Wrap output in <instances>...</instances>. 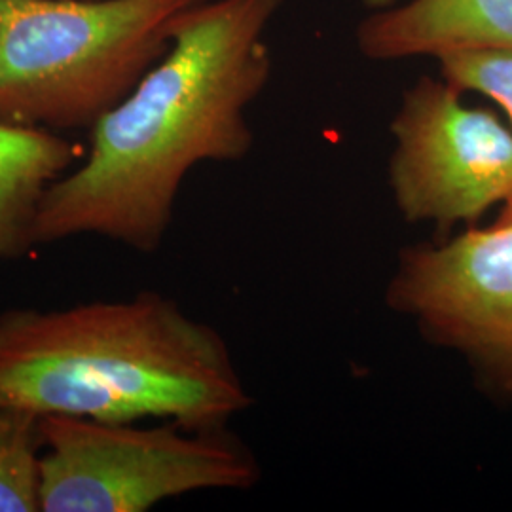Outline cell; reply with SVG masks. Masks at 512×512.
<instances>
[{
    "mask_svg": "<svg viewBox=\"0 0 512 512\" xmlns=\"http://www.w3.org/2000/svg\"><path fill=\"white\" fill-rule=\"evenodd\" d=\"M461 95L442 76H421L389 124L391 200L408 224L444 234L512 198V129Z\"/></svg>",
    "mask_w": 512,
    "mask_h": 512,
    "instance_id": "6",
    "label": "cell"
},
{
    "mask_svg": "<svg viewBox=\"0 0 512 512\" xmlns=\"http://www.w3.org/2000/svg\"><path fill=\"white\" fill-rule=\"evenodd\" d=\"M440 76L459 92H475L494 101L512 129V50L469 48L437 57Z\"/></svg>",
    "mask_w": 512,
    "mask_h": 512,
    "instance_id": "10",
    "label": "cell"
},
{
    "mask_svg": "<svg viewBox=\"0 0 512 512\" xmlns=\"http://www.w3.org/2000/svg\"><path fill=\"white\" fill-rule=\"evenodd\" d=\"M384 300L427 344L459 355L490 397L512 401V198L490 226L406 245Z\"/></svg>",
    "mask_w": 512,
    "mask_h": 512,
    "instance_id": "5",
    "label": "cell"
},
{
    "mask_svg": "<svg viewBox=\"0 0 512 512\" xmlns=\"http://www.w3.org/2000/svg\"><path fill=\"white\" fill-rule=\"evenodd\" d=\"M42 418L0 401V512H40Z\"/></svg>",
    "mask_w": 512,
    "mask_h": 512,
    "instance_id": "9",
    "label": "cell"
},
{
    "mask_svg": "<svg viewBox=\"0 0 512 512\" xmlns=\"http://www.w3.org/2000/svg\"><path fill=\"white\" fill-rule=\"evenodd\" d=\"M355 40L370 61L437 59L469 48L512 50V0H399L370 10Z\"/></svg>",
    "mask_w": 512,
    "mask_h": 512,
    "instance_id": "7",
    "label": "cell"
},
{
    "mask_svg": "<svg viewBox=\"0 0 512 512\" xmlns=\"http://www.w3.org/2000/svg\"><path fill=\"white\" fill-rule=\"evenodd\" d=\"M285 0H203L169 48L92 128L86 160L46 192L35 241L99 236L154 253L184 179L239 162L255 143L247 112L272 76L266 31Z\"/></svg>",
    "mask_w": 512,
    "mask_h": 512,
    "instance_id": "1",
    "label": "cell"
},
{
    "mask_svg": "<svg viewBox=\"0 0 512 512\" xmlns=\"http://www.w3.org/2000/svg\"><path fill=\"white\" fill-rule=\"evenodd\" d=\"M40 418V512H145L194 492L249 490L262 476L228 427Z\"/></svg>",
    "mask_w": 512,
    "mask_h": 512,
    "instance_id": "4",
    "label": "cell"
},
{
    "mask_svg": "<svg viewBox=\"0 0 512 512\" xmlns=\"http://www.w3.org/2000/svg\"><path fill=\"white\" fill-rule=\"evenodd\" d=\"M78 148L57 131L0 122V260L29 253L50 186L73 169Z\"/></svg>",
    "mask_w": 512,
    "mask_h": 512,
    "instance_id": "8",
    "label": "cell"
},
{
    "mask_svg": "<svg viewBox=\"0 0 512 512\" xmlns=\"http://www.w3.org/2000/svg\"><path fill=\"white\" fill-rule=\"evenodd\" d=\"M203 0H0V122L92 128Z\"/></svg>",
    "mask_w": 512,
    "mask_h": 512,
    "instance_id": "3",
    "label": "cell"
},
{
    "mask_svg": "<svg viewBox=\"0 0 512 512\" xmlns=\"http://www.w3.org/2000/svg\"><path fill=\"white\" fill-rule=\"evenodd\" d=\"M0 401L38 416L217 429L253 395L219 330L145 291L0 311Z\"/></svg>",
    "mask_w": 512,
    "mask_h": 512,
    "instance_id": "2",
    "label": "cell"
}]
</instances>
